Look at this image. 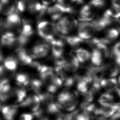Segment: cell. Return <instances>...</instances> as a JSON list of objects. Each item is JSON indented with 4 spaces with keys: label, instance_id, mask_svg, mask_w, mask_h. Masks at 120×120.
<instances>
[{
    "label": "cell",
    "instance_id": "cell-1",
    "mask_svg": "<svg viewBox=\"0 0 120 120\" xmlns=\"http://www.w3.org/2000/svg\"><path fill=\"white\" fill-rule=\"evenodd\" d=\"M55 98L60 109L68 112L75 111L79 105V93L71 88H65L58 94Z\"/></svg>",
    "mask_w": 120,
    "mask_h": 120
},
{
    "label": "cell",
    "instance_id": "cell-2",
    "mask_svg": "<svg viewBox=\"0 0 120 120\" xmlns=\"http://www.w3.org/2000/svg\"><path fill=\"white\" fill-rule=\"evenodd\" d=\"M22 20L17 13H14L7 16L1 22L2 32H8L18 36L21 30Z\"/></svg>",
    "mask_w": 120,
    "mask_h": 120
},
{
    "label": "cell",
    "instance_id": "cell-3",
    "mask_svg": "<svg viewBox=\"0 0 120 120\" xmlns=\"http://www.w3.org/2000/svg\"><path fill=\"white\" fill-rule=\"evenodd\" d=\"M78 23L77 20L73 16L65 15L57 20L55 25L57 32L62 36H67L76 29Z\"/></svg>",
    "mask_w": 120,
    "mask_h": 120
},
{
    "label": "cell",
    "instance_id": "cell-4",
    "mask_svg": "<svg viewBox=\"0 0 120 120\" xmlns=\"http://www.w3.org/2000/svg\"><path fill=\"white\" fill-rule=\"evenodd\" d=\"M37 30L39 36L48 43L56 37L57 31L55 24L47 20L39 21L37 24Z\"/></svg>",
    "mask_w": 120,
    "mask_h": 120
},
{
    "label": "cell",
    "instance_id": "cell-5",
    "mask_svg": "<svg viewBox=\"0 0 120 120\" xmlns=\"http://www.w3.org/2000/svg\"><path fill=\"white\" fill-rule=\"evenodd\" d=\"M33 60H40L47 58L51 52L49 43L43 40L35 43L29 50Z\"/></svg>",
    "mask_w": 120,
    "mask_h": 120
},
{
    "label": "cell",
    "instance_id": "cell-6",
    "mask_svg": "<svg viewBox=\"0 0 120 120\" xmlns=\"http://www.w3.org/2000/svg\"><path fill=\"white\" fill-rule=\"evenodd\" d=\"M60 63L62 68L67 72L75 74L79 70L80 63L74 53H65L60 60Z\"/></svg>",
    "mask_w": 120,
    "mask_h": 120
},
{
    "label": "cell",
    "instance_id": "cell-7",
    "mask_svg": "<svg viewBox=\"0 0 120 120\" xmlns=\"http://www.w3.org/2000/svg\"><path fill=\"white\" fill-rule=\"evenodd\" d=\"M96 31L92 22H80L76 27L77 35L84 41L92 38Z\"/></svg>",
    "mask_w": 120,
    "mask_h": 120
},
{
    "label": "cell",
    "instance_id": "cell-8",
    "mask_svg": "<svg viewBox=\"0 0 120 120\" xmlns=\"http://www.w3.org/2000/svg\"><path fill=\"white\" fill-rule=\"evenodd\" d=\"M19 105L22 108L28 110L31 113H35L40 109L41 102L39 96L33 93L28 95L26 98Z\"/></svg>",
    "mask_w": 120,
    "mask_h": 120
},
{
    "label": "cell",
    "instance_id": "cell-9",
    "mask_svg": "<svg viewBox=\"0 0 120 120\" xmlns=\"http://www.w3.org/2000/svg\"><path fill=\"white\" fill-rule=\"evenodd\" d=\"M52 57L54 60H58L61 59L65 54L66 43L61 37L57 38L56 37L50 42Z\"/></svg>",
    "mask_w": 120,
    "mask_h": 120
},
{
    "label": "cell",
    "instance_id": "cell-10",
    "mask_svg": "<svg viewBox=\"0 0 120 120\" xmlns=\"http://www.w3.org/2000/svg\"><path fill=\"white\" fill-rule=\"evenodd\" d=\"M13 54L20 66H31L34 62L29 50H26L23 47L16 48Z\"/></svg>",
    "mask_w": 120,
    "mask_h": 120
},
{
    "label": "cell",
    "instance_id": "cell-11",
    "mask_svg": "<svg viewBox=\"0 0 120 120\" xmlns=\"http://www.w3.org/2000/svg\"><path fill=\"white\" fill-rule=\"evenodd\" d=\"M71 11V8L65 7L59 3L55 4L47 8L46 12L51 19L56 21L66 13Z\"/></svg>",
    "mask_w": 120,
    "mask_h": 120
},
{
    "label": "cell",
    "instance_id": "cell-12",
    "mask_svg": "<svg viewBox=\"0 0 120 120\" xmlns=\"http://www.w3.org/2000/svg\"><path fill=\"white\" fill-rule=\"evenodd\" d=\"M13 87L9 80L7 78H3L0 82V100L1 103H6L10 100Z\"/></svg>",
    "mask_w": 120,
    "mask_h": 120
},
{
    "label": "cell",
    "instance_id": "cell-13",
    "mask_svg": "<svg viewBox=\"0 0 120 120\" xmlns=\"http://www.w3.org/2000/svg\"><path fill=\"white\" fill-rule=\"evenodd\" d=\"M28 94L27 89L25 88L16 85L13 87L10 100L14 104L19 105L26 98Z\"/></svg>",
    "mask_w": 120,
    "mask_h": 120
},
{
    "label": "cell",
    "instance_id": "cell-14",
    "mask_svg": "<svg viewBox=\"0 0 120 120\" xmlns=\"http://www.w3.org/2000/svg\"><path fill=\"white\" fill-rule=\"evenodd\" d=\"M95 8L91 4L85 5L81 8L78 14V19L81 22H90L94 19Z\"/></svg>",
    "mask_w": 120,
    "mask_h": 120
},
{
    "label": "cell",
    "instance_id": "cell-15",
    "mask_svg": "<svg viewBox=\"0 0 120 120\" xmlns=\"http://www.w3.org/2000/svg\"><path fill=\"white\" fill-rule=\"evenodd\" d=\"M1 45L4 48H11L19 46L17 36L8 32H1Z\"/></svg>",
    "mask_w": 120,
    "mask_h": 120
},
{
    "label": "cell",
    "instance_id": "cell-16",
    "mask_svg": "<svg viewBox=\"0 0 120 120\" xmlns=\"http://www.w3.org/2000/svg\"><path fill=\"white\" fill-rule=\"evenodd\" d=\"M19 105L14 104L4 105L1 107V114L5 120H14L17 113Z\"/></svg>",
    "mask_w": 120,
    "mask_h": 120
},
{
    "label": "cell",
    "instance_id": "cell-17",
    "mask_svg": "<svg viewBox=\"0 0 120 120\" xmlns=\"http://www.w3.org/2000/svg\"><path fill=\"white\" fill-rule=\"evenodd\" d=\"M113 19H114L110 17L105 11L103 15L96 18L92 22L93 24L96 31H100L110 25L112 23Z\"/></svg>",
    "mask_w": 120,
    "mask_h": 120
},
{
    "label": "cell",
    "instance_id": "cell-18",
    "mask_svg": "<svg viewBox=\"0 0 120 120\" xmlns=\"http://www.w3.org/2000/svg\"><path fill=\"white\" fill-rule=\"evenodd\" d=\"M19 65L17 59L13 54L3 59L2 64H1L0 68L4 72L8 71L12 73L16 70Z\"/></svg>",
    "mask_w": 120,
    "mask_h": 120
},
{
    "label": "cell",
    "instance_id": "cell-19",
    "mask_svg": "<svg viewBox=\"0 0 120 120\" xmlns=\"http://www.w3.org/2000/svg\"><path fill=\"white\" fill-rule=\"evenodd\" d=\"M14 79L16 85L29 89L31 78L28 74L24 72L15 73Z\"/></svg>",
    "mask_w": 120,
    "mask_h": 120
},
{
    "label": "cell",
    "instance_id": "cell-20",
    "mask_svg": "<svg viewBox=\"0 0 120 120\" xmlns=\"http://www.w3.org/2000/svg\"><path fill=\"white\" fill-rule=\"evenodd\" d=\"M104 74L105 77H114L116 76L119 72L120 68L116 62L110 61L102 66Z\"/></svg>",
    "mask_w": 120,
    "mask_h": 120
},
{
    "label": "cell",
    "instance_id": "cell-21",
    "mask_svg": "<svg viewBox=\"0 0 120 120\" xmlns=\"http://www.w3.org/2000/svg\"><path fill=\"white\" fill-rule=\"evenodd\" d=\"M61 37L65 41L66 44L74 48L77 49L80 47V46L84 42V40L81 38L77 34L76 35L71 34L67 36L61 35Z\"/></svg>",
    "mask_w": 120,
    "mask_h": 120
},
{
    "label": "cell",
    "instance_id": "cell-22",
    "mask_svg": "<svg viewBox=\"0 0 120 120\" xmlns=\"http://www.w3.org/2000/svg\"><path fill=\"white\" fill-rule=\"evenodd\" d=\"M74 54L80 64H86L90 61L91 52L84 48L80 47L76 49Z\"/></svg>",
    "mask_w": 120,
    "mask_h": 120
},
{
    "label": "cell",
    "instance_id": "cell-23",
    "mask_svg": "<svg viewBox=\"0 0 120 120\" xmlns=\"http://www.w3.org/2000/svg\"><path fill=\"white\" fill-rule=\"evenodd\" d=\"M15 6L13 0H0V12L4 15L8 16L14 13Z\"/></svg>",
    "mask_w": 120,
    "mask_h": 120
},
{
    "label": "cell",
    "instance_id": "cell-24",
    "mask_svg": "<svg viewBox=\"0 0 120 120\" xmlns=\"http://www.w3.org/2000/svg\"><path fill=\"white\" fill-rule=\"evenodd\" d=\"M29 89L38 96L46 91L43 82L40 78H31Z\"/></svg>",
    "mask_w": 120,
    "mask_h": 120
},
{
    "label": "cell",
    "instance_id": "cell-25",
    "mask_svg": "<svg viewBox=\"0 0 120 120\" xmlns=\"http://www.w3.org/2000/svg\"><path fill=\"white\" fill-rule=\"evenodd\" d=\"M101 86L107 92H112L118 88V82L116 78L113 77H106L103 78L100 82Z\"/></svg>",
    "mask_w": 120,
    "mask_h": 120
},
{
    "label": "cell",
    "instance_id": "cell-26",
    "mask_svg": "<svg viewBox=\"0 0 120 120\" xmlns=\"http://www.w3.org/2000/svg\"><path fill=\"white\" fill-rule=\"evenodd\" d=\"M120 33V32L118 29L111 28L105 31L104 37L101 39L104 43L108 45L117 39Z\"/></svg>",
    "mask_w": 120,
    "mask_h": 120
},
{
    "label": "cell",
    "instance_id": "cell-27",
    "mask_svg": "<svg viewBox=\"0 0 120 120\" xmlns=\"http://www.w3.org/2000/svg\"><path fill=\"white\" fill-rule=\"evenodd\" d=\"M119 107V104H113L111 105L100 106V110L101 113L105 119L111 117L116 112Z\"/></svg>",
    "mask_w": 120,
    "mask_h": 120
},
{
    "label": "cell",
    "instance_id": "cell-28",
    "mask_svg": "<svg viewBox=\"0 0 120 120\" xmlns=\"http://www.w3.org/2000/svg\"><path fill=\"white\" fill-rule=\"evenodd\" d=\"M105 12L114 19L120 18V2L118 0L112 2L110 8Z\"/></svg>",
    "mask_w": 120,
    "mask_h": 120
},
{
    "label": "cell",
    "instance_id": "cell-29",
    "mask_svg": "<svg viewBox=\"0 0 120 120\" xmlns=\"http://www.w3.org/2000/svg\"><path fill=\"white\" fill-rule=\"evenodd\" d=\"M80 94L79 105L81 108L87 106L92 103L94 95L90 90L86 92L80 93Z\"/></svg>",
    "mask_w": 120,
    "mask_h": 120
},
{
    "label": "cell",
    "instance_id": "cell-30",
    "mask_svg": "<svg viewBox=\"0 0 120 120\" xmlns=\"http://www.w3.org/2000/svg\"><path fill=\"white\" fill-rule=\"evenodd\" d=\"M98 102L100 105V106L108 105L114 104L112 94L110 92L103 93L98 98Z\"/></svg>",
    "mask_w": 120,
    "mask_h": 120
},
{
    "label": "cell",
    "instance_id": "cell-31",
    "mask_svg": "<svg viewBox=\"0 0 120 120\" xmlns=\"http://www.w3.org/2000/svg\"><path fill=\"white\" fill-rule=\"evenodd\" d=\"M94 119L91 113L82 109L76 111L75 116V120H94Z\"/></svg>",
    "mask_w": 120,
    "mask_h": 120
},
{
    "label": "cell",
    "instance_id": "cell-32",
    "mask_svg": "<svg viewBox=\"0 0 120 120\" xmlns=\"http://www.w3.org/2000/svg\"><path fill=\"white\" fill-rule=\"evenodd\" d=\"M111 92L113 97L114 104H120V89L118 87Z\"/></svg>",
    "mask_w": 120,
    "mask_h": 120
},
{
    "label": "cell",
    "instance_id": "cell-33",
    "mask_svg": "<svg viewBox=\"0 0 120 120\" xmlns=\"http://www.w3.org/2000/svg\"><path fill=\"white\" fill-rule=\"evenodd\" d=\"M34 118V115L32 113L25 112L20 115L18 120H33Z\"/></svg>",
    "mask_w": 120,
    "mask_h": 120
},
{
    "label": "cell",
    "instance_id": "cell-34",
    "mask_svg": "<svg viewBox=\"0 0 120 120\" xmlns=\"http://www.w3.org/2000/svg\"><path fill=\"white\" fill-rule=\"evenodd\" d=\"M54 120H68L67 114L60 112L54 115Z\"/></svg>",
    "mask_w": 120,
    "mask_h": 120
},
{
    "label": "cell",
    "instance_id": "cell-35",
    "mask_svg": "<svg viewBox=\"0 0 120 120\" xmlns=\"http://www.w3.org/2000/svg\"><path fill=\"white\" fill-rule=\"evenodd\" d=\"M110 120H120V112H116L111 117Z\"/></svg>",
    "mask_w": 120,
    "mask_h": 120
},
{
    "label": "cell",
    "instance_id": "cell-36",
    "mask_svg": "<svg viewBox=\"0 0 120 120\" xmlns=\"http://www.w3.org/2000/svg\"><path fill=\"white\" fill-rule=\"evenodd\" d=\"M42 0V3H43L44 5L47 6L49 4L55 1L56 0Z\"/></svg>",
    "mask_w": 120,
    "mask_h": 120
},
{
    "label": "cell",
    "instance_id": "cell-37",
    "mask_svg": "<svg viewBox=\"0 0 120 120\" xmlns=\"http://www.w3.org/2000/svg\"><path fill=\"white\" fill-rule=\"evenodd\" d=\"M118 84H119V85L120 86V76L119 77L118 80Z\"/></svg>",
    "mask_w": 120,
    "mask_h": 120
},
{
    "label": "cell",
    "instance_id": "cell-38",
    "mask_svg": "<svg viewBox=\"0 0 120 120\" xmlns=\"http://www.w3.org/2000/svg\"><path fill=\"white\" fill-rule=\"evenodd\" d=\"M110 0L112 1V2H113V1H117V0Z\"/></svg>",
    "mask_w": 120,
    "mask_h": 120
}]
</instances>
